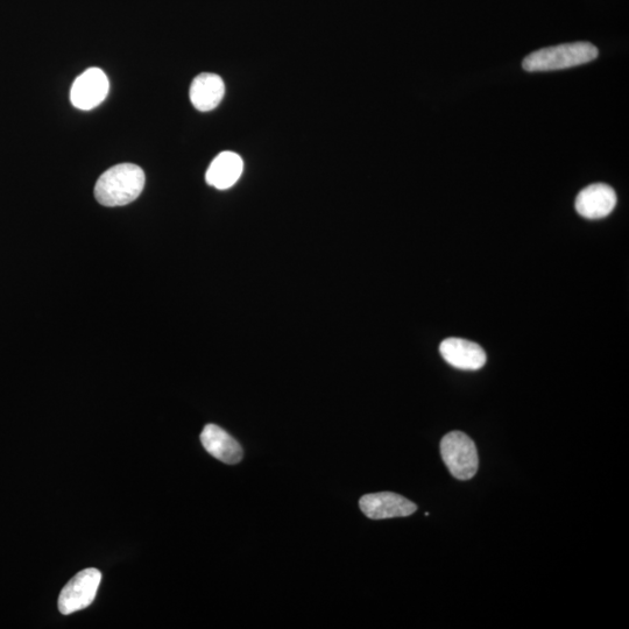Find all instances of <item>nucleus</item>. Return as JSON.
Wrapping results in <instances>:
<instances>
[{"label":"nucleus","mask_w":629,"mask_h":629,"mask_svg":"<svg viewBox=\"0 0 629 629\" xmlns=\"http://www.w3.org/2000/svg\"><path fill=\"white\" fill-rule=\"evenodd\" d=\"M617 206V194L604 183L586 187L576 197L575 208L579 215L588 219H602Z\"/></svg>","instance_id":"7"},{"label":"nucleus","mask_w":629,"mask_h":629,"mask_svg":"<svg viewBox=\"0 0 629 629\" xmlns=\"http://www.w3.org/2000/svg\"><path fill=\"white\" fill-rule=\"evenodd\" d=\"M244 162L237 153L222 152L218 154L208 168L206 180L209 186L219 190L229 189L243 174Z\"/></svg>","instance_id":"11"},{"label":"nucleus","mask_w":629,"mask_h":629,"mask_svg":"<svg viewBox=\"0 0 629 629\" xmlns=\"http://www.w3.org/2000/svg\"><path fill=\"white\" fill-rule=\"evenodd\" d=\"M108 76L100 68H89L75 80L70 101L75 108L88 111L101 105L109 94Z\"/></svg>","instance_id":"5"},{"label":"nucleus","mask_w":629,"mask_h":629,"mask_svg":"<svg viewBox=\"0 0 629 629\" xmlns=\"http://www.w3.org/2000/svg\"><path fill=\"white\" fill-rule=\"evenodd\" d=\"M440 352L445 362L458 370L477 371L486 364V353L482 346L466 339H444Z\"/></svg>","instance_id":"8"},{"label":"nucleus","mask_w":629,"mask_h":629,"mask_svg":"<svg viewBox=\"0 0 629 629\" xmlns=\"http://www.w3.org/2000/svg\"><path fill=\"white\" fill-rule=\"evenodd\" d=\"M101 579V572L95 568L83 570L70 579L59 597V611L63 616L87 609L93 604Z\"/></svg>","instance_id":"4"},{"label":"nucleus","mask_w":629,"mask_h":629,"mask_svg":"<svg viewBox=\"0 0 629 629\" xmlns=\"http://www.w3.org/2000/svg\"><path fill=\"white\" fill-rule=\"evenodd\" d=\"M596 46L590 42H572L555 47L539 49L529 54L522 62L526 72H550L582 66L598 58Z\"/></svg>","instance_id":"2"},{"label":"nucleus","mask_w":629,"mask_h":629,"mask_svg":"<svg viewBox=\"0 0 629 629\" xmlns=\"http://www.w3.org/2000/svg\"><path fill=\"white\" fill-rule=\"evenodd\" d=\"M441 455L451 475L459 480L476 476L479 457L475 442L462 431H452L443 437Z\"/></svg>","instance_id":"3"},{"label":"nucleus","mask_w":629,"mask_h":629,"mask_svg":"<svg viewBox=\"0 0 629 629\" xmlns=\"http://www.w3.org/2000/svg\"><path fill=\"white\" fill-rule=\"evenodd\" d=\"M145 173L137 165L120 164L102 174L95 197L104 207H123L136 201L145 187Z\"/></svg>","instance_id":"1"},{"label":"nucleus","mask_w":629,"mask_h":629,"mask_svg":"<svg viewBox=\"0 0 629 629\" xmlns=\"http://www.w3.org/2000/svg\"><path fill=\"white\" fill-rule=\"evenodd\" d=\"M201 442L212 457L225 464L235 465L242 462L243 449L240 444L224 429L216 424H208L201 434Z\"/></svg>","instance_id":"9"},{"label":"nucleus","mask_w":629,"mask_h":629,"mask_svg":"<svg viewBox=\"0 0 629 629\" xmlns=\"http://www.w3.org/2000/svg\"><path fill=\"white\" fill-rule=\"evenodd\" d=\"M360 510L372 520L405 518L418 511L412 501L392 492L366 494L359 501Z\"/></svg>","instance_id":"6"},{"label":"nucleus","mask_w":629,"mask_h":629,"mask_svg":"<svg viewBox=\"0 0 629 629\" xmlns=\"http://www.w3.org/2000/svg\"><path fill=\"white\" fill-rule=\"evenodd\" d=\"M225 94V84L222 77L216 74L203 73L190 86V101L194 108L208 112L217 108Z\"/></svg>","instance_id":"10"}]
</instances>
